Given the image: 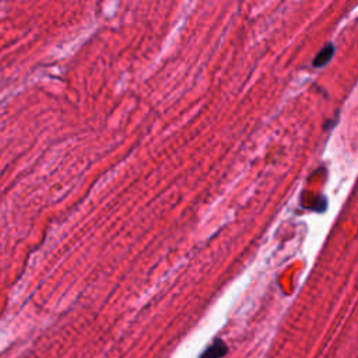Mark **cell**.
<instances>
[{
	"mask_svg": "<svg viewBox=\"0 0 358 358\" xmlns=\"http://www.w3.org/2000/svg\"><path fill=\"white\" fill-rule=\"evenodd\" d=\"M227 354V345L222 340H215L210 347L206 348L200 358H222Z\"/></svg>",
	"mask_w": 358,
	"mask_h": 358,
	"instance_id": "1",
	"label": "cell"
},
{
	"mask_svg": "<svg viewBox=\"0 0 358 358\" xmlns=\"http://www.w3.org/2000/svg\"><path fill=\"white\" fill-rule=\"evenodd\" d=\"M331 53H333V46H326V48L317 55V57H316V60H315V66H322V64H324L326 62H329Z\"/></svg>",
	"mask_w": 358,
	"mask_h": 358,
	"instance_id": "2",
	"label": "cell"
}]
</instances>
